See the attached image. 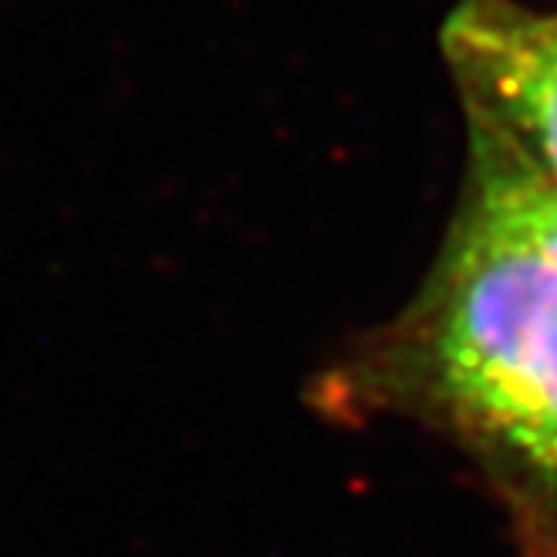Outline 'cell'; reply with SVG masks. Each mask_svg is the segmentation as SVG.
Listing matches in <instances>:
<instances>
[{
	"label": "cell",
	"mask_w": 557,
	"mask_h": 557,
	"mask_svg": "<svg viewBox=\"0 0 557 557\" xmlns=\"http://www.w3.org/2000/svg\"><path fill=\"white\" fill-rule=\"evenodd\" d=\"M330 417L450 441L521 557H557V262L457 209L410 302L315 380Z\"/></svg>",
	"instance_id": "6da1fadb"
},
{
	"label": "cell",
	"mask_w": 557,
	"mask_h": 557,
	"mask_svg": "<svg viewBox=\"0 0 557 557\" xmlns=\"http://www.w3.org/2000/svg\"><path fill=\"white\" fill-rule=\"evenodd\" d=\"M467 158L557 191V11L460 0L441 27Z\"/></svg>",
	"instance_id": "7a4b0ae2"
},
{
	"label": "cell",
	"mask_w": 557,
	"mask_h": 557,
	"mask_svg": "<svg viewBox=\"0 0 557 557\" xmlns=\"http://www.w3.org/2000/svg\"><path fill=\"white\" fill-rule=\"evenodd\" d=\"M463 212L484 219L517 238H524L557 262V191L513 172L470 162L460 188Z\"/></svg>",
	"instance_id": "3957f363"
}]
</instances>
